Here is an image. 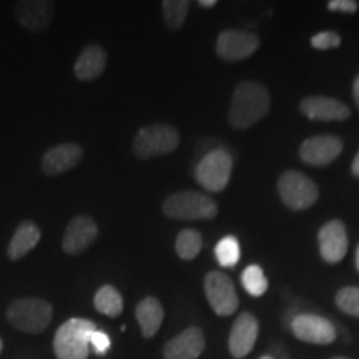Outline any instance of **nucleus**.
Listing matches in <instances>:
<instances>
[{
    "mask_svg": "<svg viewBox=\"0 0 359 359\" xmlns=\"http://www.w3.org/2000/svg\"><path fill=\"white\" fill-rule=\"evenodd\" d=\"M269 93L264 85L258 82H241L233 93L228 120L231 127L248 128L264 118L269 111Z\"/></svg>",
    "mask_w": 359,
    "mask_h": 359,
    "instance_id": "f257e3e1",
    "label": "nucleus"
},
{
    "mask_svg": "<svg viewBox=\"0 0 359 359\" xmlns=\"http://www.w3.org/2000/svg\"><path fill=\"white\" fill-rule=\"evenodd\" d=\"M95 330V323L85 318H70L65 321L53 338V351L57 359H88V336Z\"/></svg>",
    "mask_w": 359,
    "mask_h": 359,
    "instance_id": "f03ea898",
    "label": "nucleus"
},
{
    "mask_svg": "<svg viewBox=\"0 0 359 359\" xmlns=\"http://www.w3.org/2000/svg\"><path fill=\"white\" fill-rule=\"evenodd\" d=\"M53 308L42 298H19L7 308V320L15 330L27 334H39L52 323Z\"/></svg>",
    "mask_w": 359,
    "mask_h": 359,
    "instance_id": "7ed1b4c3",
    "label": "nucleus"
},
{
    "mask_svg": "<svg viewBox=\"0 0 359 359\" xmlns=\"http://www.w3.org/2000/svg\"><path fill=\"white\" fill-rule=\"evenodd\" d=\"M163 213L173 219H213L218 215V205L212 196L200 191H177L167 196L161 205Z\"/></svg>",
    "mask_w": 359,
    "mask_h": 359,
    "instance_id": "20e7f679",
    "label": "nucleus"
},
{
    "mask_svg": "<svg viewBox=\"0 0 359 359\" xmlns=\"http://www.w3.org/2000/svg\"><path fill=\"white\" fill-rule=\"evenodd\" d=\"M180 145V133L172 125L155 123L138 130L133 140V154L140 160L168 155Z\"/></svg>",
    "mask_w": 359,
    "mask_h": 359,
    "instance_id": "39448f33",
    "label": "nucleus"
},
{
    "mask_svg": "<svg viewBox=\"0 0 359 359\" xmlns=\"http://www.w3.org/2000/svg\"><path fill=\"white\" fill-rule=\"evenodd\" d=\"M278 193L283 203L294 212H303L318 201L316 183L298 170H288L278 180Z\"/></svg>",
    "mask_w": 359,
    "mask_h": 359,
    "instance_id": "423d86ee",
    "label": "nucleus"
},
{
    "mask_svg": "<svg viewBox=\"0 0 359 359\" xmlns=\"http://www.w3.org/2000/svg\"><path fill=\"white\" fill-rule=\"evenodd\" d=\"M233 158L224 150H213L198 161L195 168V178L205 190L218 193L230 183Z\"/></svg>",
    "mask_w": 359,
    "mask_h": 359,
    "instance_id": "0eeeda50",
    "label": "nucleus"
},
{
    "mask_svg": "<svg viewBox=\"0 0 359 359\" xmlns=\"http://www.w3.org/2000/svg\"><path fill=\"white\" fill-rule=\"evenodd\" d=\"M205 294L218 316H230L238 309V294L230 276L222 271H210L205 276Z\"/></svg>",
    "mask_w": 359,
    "mask_h": 359,
    "instance_id": "6e6552de",
    "label": "nucleus"
},
{
    "mask_svg": "<svg viewBox=\"0 0 359 359\" xmlns=\"http://www.w3.org/2000/svg\"><path fill=\"white\" fill-rule=\"evenodd\" d=\"M259 47L257 34L246 30H223L217 39V55L222 60L238 62L253 55Z\"/></svg>",
    "mask_w": 359,
    "mask_h": 359,
    "instance_id": "1a4fd4ad",
    "label": "nucleus"
},
{
    "mask_svg": "<svg viewBox=\"0 0 359 359\" xmlns=\"http://www.w3.org/2000/svg\"><path fill=\"white\" fill-rule=\"evenodd\" d=\"M291 331L303 343L331 344L336 339V327L333 323L320 314H298L291 321Z\"/></svg>",
    "mask_w": 359,
    "mask_h": 359,
    "instance_id": "9d476101",
    "label": "nucleus"
},
{
    "mask_svg": "<svg viewBox=\"0 0 359 359\" xmlns=\"http://www.w3.org/2000/svg\"><path fill=\"white\" fill-rule=\"evenodd\" d=\"M343 151V140L334 135H316L299 147V158L311 167H326Z\"/></svg>",
    "mask_w": 359,
    "mask_h": 359,
    "instance_id": "9b49d317",
    "label": "nucleus"
},
{
    "mask_svg": "<svg viewBox=\"0 0 359 359\" xmlns=\"http://www.w3.org/2000/svg\"><path fill=\"white\" fill-rule=\"evenodd\" d=\"M299 109L304 116L318 122H343L351 116V110L346 103L323 95L304 97L299 103Z\"/></svg>",
    "mask_w": 359,
    "mask_h": 359,
    "instance_id": "f8f14e48",
    "label": "nucleus"
},
{
    "mask_svg": "<svg viewBox=\"0 0 359 359\" xmlns=\"http://www.w3.org/2000/svg\"><path fill=\"white\" fill-rule=\"evenodd\" d=\"M259 333L258 320L251 313H241L233 323L228 338V348L235 359L246 358L253 351Z\"/></svg>",
    "mask_w": 359,
    "mask_h": 359,
    "instance_id": "ddd939ff",
    "label": "nucleus"
},
{
    "mask_svg": "<svg viewBox=\"0 0 359 359\" xmlns=\"http://www.w3.org/2000/svg\"><path fill=\"white\" fill-rule=\"evenodd\" d=\"M55 13V4L48 0H20L13 6V15L27 30L42 32L50 25Z\"/></svg>",
    "mask_w": 359,
    "mask_h": 359,
    "instance_id": "4468645a",
    "label": "nucleus"
},
{
    "mask_svg": "<svg viewBox=\"0 0 359 359\" xmlns=\"http://www.w3.org/2000/svg\"><path fill=\"white\" fill-rule=\"evenodd\" d=\"M320 253L326 263H339L346 257L348 251V233L346 226L341 219H331L321 226L318 233Z\"/></svg>",
    "mask_w": 359,
    "mask_h": 359,
    "instance_id": "2eb2a0df",
    "label": "nucleus"
},
{
    "mask_svg": "<svg viewBox=\"0 0 359 359\" xmlns=\"http://www.w3.org/2000/svg\"><path fill=\"white\" fill-rule=\"evenodd\" d=\"M97 236L98 226L95 219L80 215V217L70 219L65 230L64 241H62V248L69 255H80L95 243Z\"/></svg>",
    "mask_w": 359,
    "mask_h": 359,
    "instance_id": "dca6fc26",
    "label": "nucleus"
},
{
    "mask_svg": "<svg viewBox=\"0 0 359 359\" xmlns=\"http://www.w3.org/2000/svg\"><path fill=\"white\" fill-rule=\"evenodd\" d=\"M83 158V148L77 143H60L45 151L42 158V172L47 177L67 173L74 170Z\"/></svg>",
    "mask_w": 359,
    "mask_h": 359,
    "instance_id": "f3484780",
    "label": "nucleus"
},
{
    "mask_svg": "<svg viewBox=\"0 0 359 359\" xmlns=\"http://www.w3.org/2000/svg\"><path fill=\"white\" fill-rule=\"evenodd\" d=\"M205 351V334L200 327L190 326L165 344V359H196Z\"/></svg>",
    "mask_w": 359,
    "mask_h": 359,
    "instance_id": "a211bd4d",
    "label": "nucleus"
},
{
    "mask_svg": "<svg viewBox=\"0 0 359 359\" xmlns=\"http://www.w3.org/2000/svg\"><path fill=\"white\" fill-rule=\"evenodd\" d=\"M107 67V52L100 45H87L75 62L74 72L79 80H95L100 77Z\"/></svg>",
    "mask_w": 359,
    "mask_h": 359,
    "instance_id": "6ab92c4d",
    "label": "nucleus"
},
{
    "mask_svg": "<svg viewBox=\"0 0 359 359\" xmlns=\"http://www.w3.org/2000/svg\"><path fill=\"white\" fill-rule=\"evenodd\" d=\"M40 238H42V233H40V228L37 224L30 222V219H25V222H22L17 226L15 233H13L7 248V257L12 262L24 258L27 253H30L39 245Z\"/></svg>",
    "mask_w": 359,
    "mask_h": 359,
    "instance_id": "aec40b11",
    "label": "nucleus"
},
{
    "mask_svg": "<svg viewBox=\"0 0 359 359\" xmlns=\"http://www.w3.org/2000/svg\"><path fill=\"white\" fill-rule=\"evenodd\" d=\"M135 316H137L138 325H140L143 338H154L158 333L161 323H163L165 311L158 299L154 298V296H147L137 304Z\"/></svg>",
    "mask_w": 359,
    "mask_h": 359,
    "instance_id": "412c9836",
    "label": "nucleus"
},
{
    "mask_svg": "<svg viewBox=\"0 0 359 359\" xmlns=\"http://www.w3.org/2000/svg\"><path fill=\"white\" fill-rule=\"evenodd\" d=\"M93 304H95V309L98 313L105 314V316L109 318L120 316L123 311L122 294H120V291L111 285L102 286V288L97 291L95 298H93Z\"/></svg>",
    "mask_w": 359,
    "mask_h": 359,
    "instance_id": "4be33fe9",
    "label": "nucleus"
},
{
    "mask_svg": "<svg viewBox=\"0 0 359 359\" xmlns=\"http://www.w3.org/2000/svg\"><path fill=\"white\" fill-rule=\"evenodd\" d=\"M201 248H203V238H201L200 231L193 230V228L182 230L178 233L177 240H175L177 255L182 259H187V262L198 257Z\"/></svg>",
    "mask_w": 359,
    "mask_h": 359,
    "instance_id": "5701e85b",
    "label": "nucleus"
},
{
    "mask_svg": "<svg viewBox=\"0 0 359 359\" xmlns=\"http://www.w3.org/2000/svg\"><path fill=\"white\" fill-rule=\"evenodd\" d=\"M241 257V248L240 241L236 240V236H224L218 241L215 246V258L219 266L223 268H233L236 266V263L240 262Z\"/></svg>",
    "mask_w": 359,
    "mask_h": 359,
    "instance_id": "b1692460",
    "label": "nucleus"
},
{
    "mask_svg": "<svg viewBox=\"0 0 359 359\" xmlns=\"http://www.w3.org/2000/svg\"><path fill=\"white\" fill-rule=\"evenodd\" d=\"M241 285H243L246 293L255 296V298H259V296H263L268 291V278L264 275L262 266L250 264L241 273Z\"/></svg>",
    "mask_w": 359,
    "mask_h": 359,
    "instance_id": "393cba45",
    "label": "nucleus"
},
{
    "mask_svg": "<svg viewBox=\"0 0 359 359\" xmlns=\"http://www.w3.org/2000/svg\"><path fill=\"white\" fill-rule=\"evenodd\" d=\"M161 11H163V19L168 29L178 30L185 24L188 11H190V2L188 0H165L161 4Z\"/></svg>",
    "mask_w": 359,
    "mask_h": 359,
    "instance_id": "a878e982",
    "label": "nucleus"
},
{
    "mask_svg": "<svg viewBox=\"0 0 359 359\" xmlns=\"http://www.w3.org/2000/svg\"><path fill=\"white\" fill-rule=\"evenodd\" d=\"M336 306L349 316L359 318V286H346L336 294Z\"/></svg>",
    "mask_w": 359,
    "mask_h": 359,
    "instance_id": "bb28decb",
    "label": "nucleus"
},
{
    "mask_svg": "<svg viewBox=\"0 0 359 359\" xmlns=\"http://www.w3.org/2000/svg\"><path fill=\"white\" fill-rule=\"evenodd\" d=\"M339 45H341L339 34L331 32V30L316 34L311 39V47L316 48V50H330V48H338Z\"/></svg>",
    "mask_w": 359,
    "mask_h": 359,
    "instance_id": "cd10ccee",
    "label": "nucleus"
},
{
    "mask_svg": "<svg viewBox=\"0 0 359 359\" xmlns=\"http://www.w3.org/2000/svg\"><path fill=\"white\" fill-rule=\"evenodd\" d=\"M88 341H90V346L95 349V353L98 356H103L107 351L110 349V336L107 333H103V331H92L88 336Z\"/></svg>",
    "mask_w": 359,
    "mask_h": 359,
    "instance_id": "c85d7f7f",
    "label": "nucleus"
},
{
    "mask_svg": "<svg viewBox=\"0 0 359 359\" xmlns=\"http://www.w3.org/2000/svg\"><path fill=\"white\" fill-rule=\"evenodd\" d=\"M327 8L331 12H344V13H354L358 12V2L354 0H331L327 2Z\"/></svg>",
    "mask_w": 359,
    "mask_h": 359,
    "instance_id": "c756f323",
    "label": "nucleus"
},
{
    "mask_svg": "<svg viewBox=\"0 0 359 359\" xmlns=\"http://www.w3.org/2000/svg\"><path fill=\"white\" fill-rule=\"evenodd\" d=\"M353 97L354 100H356V105L359 107V74L358 77L354 79V83H353Z\"/></svg>",
    "mask_w": 359,
    "mask_h": 359,
    "instance_id": "7c9ffc66",
    "label": "nucleus"
},
{
    "mask_svg": "<svg viewBox=\"0 0 359 359\" xmlns=\"http://www.w3.org/2000/svg\"><path fill=\"white\" fill-rule=\"evenodd\" d=\"M351 173H353L356 178H359V151H358L356 156H354V160H353Z\"/></svg>",
    "mask_w": 359,
    "mask_h": 359,
    "instance_id": "2f4dec72",
    "label": "nucleus"
},
{
    "mask_svg": "<svg viewBox=\"0 0 359 359\" xmlns=\"http://www.w3.org/2000/svg\"><path fill=\"white\" fill-rule=\"evenodd\" d=\"M198 6L203 7V8H212V7L217 6V0H200Z\"/></svg>",
    "mask_w": 359,
    "mask_h": 359,
    "instance_id": "473e14b6",
    "label": "nucleus"
},
{
    "mask_svg": "<svg viewBox=\"0 0 359 359\" xmlns=\"http://www.w3.org/2000/svg\"><path fill=\"white\" fill-rule=\"evenodd\" d=\"M354 263H356V269L359 271V245L356 248V257H354Z\"/></svg>",
    "mask_w": 359,
    "mask_h": 359,
    "instance_id": "72a5a7b5",
    "label": "nucleus"
},
{
    "mask_svg": "<svg viewBox=\"0 0 359 359\" xmlns=\"http://www.w3.org/2000/svg\"><path fill=\"white\" fill-rule=\"evenodd\" d=\"M331 359H348V358H344V356H334V358H331Z\"/></svg>",
    "mask_w": 359,
    "mask_h": 359,
    "instance_id": "f704fd0d",
    "label": "nucleus"
},
{
    "mask_svg": "<svg viewBox=\"0 0 359 359\" xmlns=\"http://www.w3.org/2000/svg\"><path fill=\"white\" fill-rule=\"evenodd\" d=\"M2 348H4V344H2V339H0V353H2Z\"/></svg>",
    "mask_w": 359,
    "mask_h": 359,
    "instance_id": "c9c22d12",
    "label": "nucleus"
},
{
    "mask_svg": "<svg viewBox=\"0 0 359 359\" xmlns=\"http://www.w3.org/2000/svg\"><path fill=\"white\" fill-rule=\"evenodd\" d=\"M259 359H273L271 356H263V358H259Z\"/></svg>",
    "mask_w": 359,
    "mask_h": 359,
    "instance_id": "e433bc0d",
    "label": "nucleus"
}]
</instances>
